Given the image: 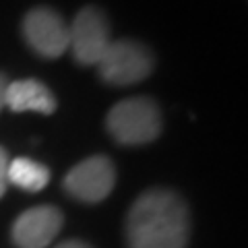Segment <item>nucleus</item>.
I'll return each instance as SVG.
<instances>
[{"mask_svg": "<svg viewBox=\"0 0 248 248\" xmlns=\"http://www.w3.org/2000/svg\"><path fill=\"white\" fill-rule=\"evenodd\" d=\"M188 236V205L176 190H147L126 215L128 248H186Z\"/></svg>", "mask_w": 248, "mask_h": 248, "instance_id": "nucleus-1", "label": "nucleus"}, {"mask_svg": "<svg viewBox=\"0 0 248 248\" xmlns=\"http://www.w3.org/2000/svg\"><path fill=\"white\" fill-rule=\"evenodd\" d=\"M106 128L120 145H147L161 133V112L151 97H128L116 104Z\"/></svg>", "mask_w": 248, "mask_h": 248, "instance_id": "nucleus-2", "label": "nucleus"}, {"mask_svg": "<svg viewBox=\"0 0 248 248\" xmlns=\"http://www.w3.org/2000/svg\"><path fill=\"white\" fill-rule=\"evenodd\" d=\"M99 75L110 85H135L153 73L155 58L145 44L135 40H118L108 46L97 62Z\"/></svg>", "mask_w": 248, "mask_h": 248, "instance_id": "nucleus-3", "label": "nucleus"}, {"mask_svg": "<svg viewBox=\"0 0 248 248\" xmlns=\"http://www.w3.org/2000/svg\"><path fill=\"white\" fill-rule=\"evenodd\" d=\"M110 40V23L97 6H83L68 25V48L79 64H97Z\"/></svg>", "mask_w": 248, "mask_h": 248, "instance_id": "nucleus-4", "label": "nucleus"}, {"mask_svg": "<svg viewBox=\"0 0 248 248\" xmlns=\"http://www.w3.org/2000/svg\"><path fill=\"white\" fill-rule=\"evenodd\" d=\"M23 37L42 58H60L68 50V25L50 6H35L23 17Z\"/></svg>", "mask_w": 248, "mask_h": 248, "instance_id": "nucleus-5", "label": "nucleus"}, {"mask_svg": "<svg viewBox=\"0 0 248 248\" xmlns=\"http://www.w3.org/2000/svg\"><path fill=\"white\" fill-rule=\"evenodd\" d=\"M116 184V168L106 155H93L77 164L64 178V188L83 203H99Z\"/></svg>", "mask_w": 248, "mask_h": 248, "instance_id": "nucleus-6", "label": "nucleus"}, {"mask_svg": "<svg viewBox=\"0 0 248 248\" xmlns=\"http://www.w3.org/2000/svg\"><path fill=\"white\" fill-rule=\"evenodd\" d=\"M64 217L54 205H37L23 211L13 223V242L19 248H46L62 230Z\"/></svg>", "mask_w": 248, "mask_h": 248, "instance_id": "nucleus-7", "label": "nucleus"}, {"mask_svg": "<svg viewBox=\"0 0 248 248\" xmlns=\"http://www.w3.org/2000/svg\"><path fill=\"white\" fill-rule=\"evenodd\" d=\"M4 106L13 112H37V114H54L56 97L48 85L35 79H21L6 85Z\"/></svg>", "mask_w": 248, "mask_h": 248, "instance_id": "nucleus-8", "label": "nucleus"}, {"mask_svg": "<svg viewBox=\"0 0 248 248\" xmlns=\"http://www.w3.org/2000/svg\"><path fill=\"white\" fill-rule=\"evenodd\" d=\"M9 182L27 192H40L50 182V170L29 157H15L9 161Z\"/></svg>", "mask_w": 248, "mask_h": 248, "instance_id": "nucleus-9", "label": "nucleus"}, {"mask_svg": "<svg viewBox=\"0 0 248 248\" xmlns=\"http://www.w3.org/2000/svg\"><path fill=\"white\" fill-rule=\"evenodd\" d=\"M9 153L2 145H0V199L4 197L6 186H9Z\"/></svg>", "mask_w": 248, "mask_h": 248, "instance_id": "nucleus-10", "label": "nucleus"}, {"mask_svg": "<svg viewBox=\"0 0 248 248\" xmlns=\"http://www.w3.org/2000/svg\"><path fill=\"white\" fill-rule=\"evenodd\" d=\"M56 248H91V246L87 242H83V240H64Z\"/></svg>", "mask_w": 248, "mask_h": 248, "instance_id": "nucleus-11", "label": "nucleus"}, {"mask_svg": "<svg viewBox=\"0 0 248 248\" xmlns=\"http://www.w3.org/2000/svg\"><path fill=\"white\" fill-rule=\"evenodd\" d=\"M6 85H9V81H6L4 73H0V110L4 108V93H6Z\"/></svg>", "mask_w": 248, "mask_h": 248, "instance_id": "nucleus-12", "label": "nucleus"}]
</instances>
